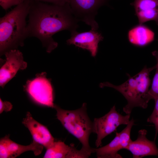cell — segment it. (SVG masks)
I'll list each match as a JSON object with an SVG mask.
<instances>
[{
	"label": "cell",
	"mask_w": 158,
	"mask_h": 158,
	"mask_svg": "<svg viewBox=\"0 0 158 158\" xmlns=\"http://www.w3.org/2000/svg\"><path fill=\"white\" fill-rule=\"evenodd\" d=\"M156 68V65L150 68L145 66L134 76H129L127 80L120 85H116L106 82L100 83L99 87L101 88L112 87L121 93L127 102V104L123 108V111L126 114H130L135 107L147 108L148 103L145 100V97L150 85L149 75Z\"/></svg>",
	"instance_id": "obj_3"
},
{
	"label": "cell",
	"mask_w": 158,
	"mask_h": 158,
	"mask_svg": "<svg viewBox=\"0 0 158 158\" xmlns=\"http://www.w3.org/2000/svg\"><path fill=\"white\" fill-rule=\"evenodd\" d=\"M9 158H16L22 153L28 151L33 152L35 155L40 154L43 149V146L33 140L29 145H23L18 144L11 140L8 135L5 136Z\"/></svg>",
	"instance_id": "obj_15"
},
{
	"label": "cell",
	"mask_w": 158,
	"mask_h": 158,
	"mask_svg": "<svg viewBox=\"0 0 158 158\" xmlns=\"http://www.w3.org/2000/svg\"><path fill=\"white\" fill-rule=\"evenodd\" d=\"M97 30L91 28L89 31L82 32L73 30L71 32V37L66 40L67 43L87 50L95 57L98 52L99 43L103 39L102 35Z\"/></svg>",
	"instance_id": "obj_10"
},
{
	"label": "cell",
	"mask_w": 158,
	"mask_h": 158,
	"mask_svg": "<svg viewBox=\"0 0 158 158\" xmlns=\"http://www.w3.org/2000/svg\"><path fill=\"white\" fill-rule=\"evenodd\" d=\"M107 0H68L72 13L78 21L97 30L99 26L95 17L99 8Z\"/></svg>",
	"instance_id": "obj_7"
},
{
	"label": "cell",
	"mask_w": 158,
	"mask_h": 158,
	"mask_svg": "<svg viewBox=\"0 0 158 158\" xmlns=\"http://www.w3.org/2000/svg\"><path fill=\"white\" fill-rule=\"evenodd\" d=\"M25 0H0V5L3 9L6 11L13 6H17Z\"/></svg>",
	"instance_id": "obj_20"
},
{
	"label": "cell",
	"mask_w": 158,
	"mask_h": 158,
	"mask_svg": "<svg viewBox=\"0 0 158 158\" xmlns=\"http://www.w3.org/2000/svg\"><path fill=\"white\" fill-rule=\"evenodd\" d=\"M71 146L66 144L61 141H54L47 150L44 158H67L70 152Z\"/></svg>",
	"instance_id": "obj_16"
},
{
	"label": "cell",
	"mask_w": 158,
	"mask_h": 158,
	"mask_svg": "<svg viewBox=\"0 0 158 158\" xmlns=\"http://www.w3.org/2000/svg\"><path fill=\"white\" fill-rule=\"evenodd\" d=\"M152 54L155 57L157 60L156 64L158 65V50L154 51L152 53Z\"/></svg>",
	"instance_id": "obj_23"
},
{
	"label": "cell",
	"mask_w": 158,
	"mask_h": 158,
	"mask_svg": "<svg viewBox=\"0 0 158 158\" xmlns=\"http://www.w3.org/2000/svg\"><path fill=\"white\" fill-rule=\"evenodd\" d=\"M155 106L153 111L147 118V122L154 124L155 128L154 140L155 141L158 133V97L154 100Z\"/></svg>",
	"instance_id": "obj_18"
},
{
	"label": "cell",
	"mask_w": 158,
	"mask_h": 158,
	"mask_svg": "<svg viewBox=\"0 0 158 158\" xmlns=\"http://www.w3.org/2000/svg\"><path fill=\"white\" fill-rule=\"evenodd\" d=\"M134 124L133 118L130 121L127 126L119 133L116 132L114 139L109 144L103 147L94 148L98 158H121L118 153L121 149H125L132 140L130 134L132 126Z\"/></svg>",
	"instance_id": "obj_8"
},
{
	"label": "cell",
	"mask_w": 158,
	"mask_h": 158,
	"mask_svg": "<svg viewBox=\"0 0 158 158\" xmlns=\"http://www.w3.org/2000/svg\"><path fill=\"white\" fill-rule=\"evenodd\" d=\"M31 1L25 0L0 18V55L24 45L29 37L26 18Z\"/></svg>",
	"instance_id": "obj_2"
},
{
	"label": "cell",
	"mask_w": 158,
	"mask_h": 158,
	"mask_svg": "<svg viewBox=\"0 0 158 158\" xmlns=\"http://www.w3.org/2000/svg\"><path fill=\"white\" fill-rule=\"evenodd\" d=\"M71 149L67 158H86L89 157L91 154L81 149L78 150L72 144L70 145Z\"/></svg>",
	"instance_id": "obj_19"
},
{
	"label": "cell",
	"mask_w": 158,
	"mask_h": 158,
	"mask_svg": "<svg viewBox=\"0 0 158 158\" xmlns=\"http://www.w3.org/2000/svg\"><path fill=\"white\" fill-rule=\"evenodd\" d=\"M147 131L144 129L140 130L138 137L135 141L132 140L126 149L130 151L133 158H141L150 155L158 156V149L155 141H151L146 137Z\"/></svg>",
	"instance_id": "obj_12"
},
{
	"label": "cell",
	"mask_w": 158,
	"mask_h": 158,
	"mask_svg": "<svg viewBox=\"0 0 158 158\" xmlns=\"http://www.w3.org/2000/svg\"><path fill=\"white\" fill-rule=\"evenodd\" d=\"M13 108V105L9 102L3 101L1 98L0 99V113H2L3 111L8 112L10 111Z\"/></svg>",
	"instance_id": "obj_21"
},
{
	"label": "cell",
	"mask_w": 158,
	"mask_h": 158,
	"mask_svg": "<svg viewBox=\"0 0 158 158\" xmlns=\"http://www.w3.org/2000/svg\"><path fill=\"white\" fill-rule=\"evenodd\" d=\"M56 116L62 124L71 134L77 138L82 145V150L91 154L95 152L94 148L89 144V138L92 133V122L87 112L86 104L75 110H66L55 104Z\"/></svg>",
	"instance_id": "obj_4"
},
{
	"label": "cell",
	"mask_w": 158,
	"mask_h": 158,
	"mask_svg": "<svg viewBox=\"0 0 158 158\" xmlns=\"http://www.w3.org/2000/svg\"><path fill=\"white\" fill-rule=\"evenodd\" d=\"M28 16L29 37L38 38L48 53L58 45L52 37L54 35L63 30L71 32L78 27L79 21L68 3L60 5L31 1Z\"/></svg>",
	"instance_id": "obj_1"
},
{
	"label": "cell",
	"mask_w": 158,
	"mask_h": 158,
	"mask_svg": "<svg viewBox=\"0 0 158 158\" xmlns=\"http://www.w3.org/2000/svg\"><path fill=\"white\" fill-rule=\"evenodd\" d=\"M22 123L29 130L33 140L46 149L52 145L54 139L49 130L46 127L34 119L30 112H27Z\"/></svg>",
	"instance_id": "obj_11"
},
{
	"label": "cell",
	"mask_w": 158,
	"mask_h": 158,
	"mask_svg": "<svg viewBox=\"0 0 158 158\" xmlns=\"http://www.w3.org/2000/svg\"><path fill=\"white\" fill-rule=\"evenodd\" d=\"M154 32L146 26L140 24L131 29L128 33V38L132 44L138 46L147 45L154 39Z\"/></svg>",
	"instance_id": "obj_14"
},
{
	"label": "cell",
	"mask_w": 158,
	"mask_h": 158,
	"mask_svg": "<svg viewBox=\"0 0 158 158\" xmlns=\"http://www.w3.org/2000/svg\"><path fill=\"white\" fill-rule=\"evenodd\" d=\"M46 75L45 72L37 74L34 79L27 81L24 89L37 103L54 108L53 88Z\"/></svg>",
	"instance_id": "obj_5"
},
{
	"label": "cell",
	"mask_w": 158,
	"mask_h": 158,
	"mask_svg": "<svg viewBox=\"0 0 158 158\" xmlns=\"http://www.w3.org/2000/svg\"><path fill=\"white\" fill-rule=\"evenodd\" d=\"M4 55L6 62L0 69V85L3 88L19 70H24L27 66L23 54L18 49L11 50Z\"/></svg>",
	"instance_id": "obj_9"
},
{
	"label": "cell",
	"mask_w": 158,
	"mask_h": 158,
	"mask_svg": "<svg viewBox=\"0 0 158 158\" xmlns=\"http://www.w3.org/2000/svg\"><path fill=\"white\" fill-rule=\"evenodd\" d=\"M130 114L123 116L118 113L114 106L103 116L95 118L92 122V133L97 135L95 143L97 147L100 146L102 140L116 130L121 125H127L130 121Z\"/></svg>",
	"instance_id": "obj_6"
},
{
	"label": "cell",
	"mask_w": 158,
	"mask_h": 158,
	"mask_svg": "<svg viewBox=\"0 0 158 158\" xmlns=\"http://www.w3.org/2000/svg\"><path fill=\"white\" fill-rule=\"evenodd\" d=\"M156 65V71L151 87L145 97V100L147 103L151 99L154 100L158 97V65Z\"/></svg>",
	"instance_id": "obj_17"
},
{
	"label": "cell",
	"mask_w": 158,
	"mask_h": 158,
	"mask_svg": "<svg viewBox=\"0 0 158 158\" xmlns=\"http://www.w3.org/2000/svg\"><path fill=\"white\" fill-rule=\"evenodd\" d=\"M132 4L140 24L154 20L158 25V0H134Z\"/></svg>",
	"instance_id": "obj_13"
},
{
	"label": "cell",
	"mask_w": 158,
	"mask_h": 158,
	"mask_svg": "<svg viewBox=\"0 0 158 158\" xmlns=\"http://www.w3.org/2000/svg\"><path fill=\"white\" fill-rule=\"evenodd\" d=\"M32 1H40L53 4L64 5L68 3V0H30Z\"/></svg>",
	"instance_id": "obj_22"
}]
</instances>
